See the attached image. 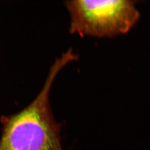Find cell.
Masks as SVG:
<instances>
[{"mask_svg": "<svg viewBox=\"0 0 150 150\" xmlns=\"http://www.w3.org/2000/svg\"><path fill=\"white\" fill-rule=\"evenodd\" d=\"M0 150H10L8 149H3V148H0Z\"/></svg>", "mask_w": 150, "mask_h": 150, "instance_id": "obj_3", "label": "cell"}, {"mask_svg": "<svg viewBox=\"0 0 150 150\" xmlns=\"http://www.w3.org/2000/svg\"><path fill=\"white\" fill-rule=\"evenodd\" d=\"M77 59L72 49L55 60L41 90L21 111L4 119L0 148L10 150H63L59 125L54 119L50 104L54 80L64 67Z\"/></svg>", "mask_w": 150, "mask_h": 150, "instance_id": "obj_1", "label": "cell"}, {"mask_svg": "<svg viewBox=\"0 0 150 150\" xmlns=\"http://www.w3.org/2000/svg\"><path fill=\"white\" fill-rule=\"evenodd\" d=\"M70 31L82 36L111 38L129 32L139 20L132 1L74 0L65 2Z\"/></svg>", "mask_w": 150, "mask_h": 150, "instance_id": "obj_2", "label": "cell"}]
</instances>
